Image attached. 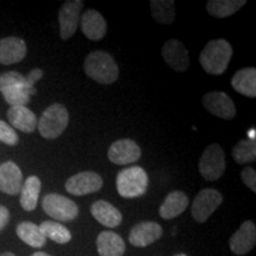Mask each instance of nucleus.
I'll return each instance as SVG.
<instances>
[{
  "label": "nucleus",
  "instance_id": "obj_28",
  "mask_svg": "<svg viewBox=\"0 0 256 256\" xmlns=\"http://www.w3.org/2000/svg\"><path fill=\"white\" fill-rule=\"evenodd\" d=\"M232 158L238 164H248L256 160V142L252 140H240L232 151Z\"/></svg>",
  "mask_w": 256,
  "mask_h": 256
},
{
  "label": "nucleus",
  "instance_id": "obj_30",
  "mask_svg": "<svg viewBox=\"0 0 256 256\" xmlns=\"http://www.w3.org/2000/svg\"><path fill=\"white\" fill-rule=\"evenodd\" d=\"M25 83V76L17 72H8L0 75V92L5 89Z\"/></svg>",
  "mask_w": 256,
  "mask_h": 256
},
{
  "label": "nucleus",
  "instance_id": "obj_8",
  "mask_svg": "<svg viewBox=\"0 0 256 256\" xmlns=\"http://www.w3.org/2000/svg\"><path fill=\"white\" fill-rule=\"evenodd\" d=\"M82 0H68L60 6L58 11L60 37L66 40L75 34L81 19Z\"/></svg>",
  "mask_w": 256,
  "mask_h": 256
},
{
  "label": "nucleus",
  "instance_id": "obj_3",
  "mask_svg": "<svg viewBox=\"0 0 256 256\" xmlns=\"http://www.w3.org/2000/svg\"><path fill=\"white\" fill-rule=\"evenodd\" d=\"M148 176L140 166L121 170L116 176V190L124 198H138L146 194Z\"/></svg>",
  "mask_w": 256,
  "mask_h": 256
},
{
  "label": "nucleus",
  "instance_id": "obj_12",
  "mask_svg": "<svg viewBox=\"0 0 256 256\" xmlns=\"http://www.w3.org/2000/svg\"><path fill=\"white\" fill-rule=\"evenodd\" d=\"M162 56L166 64L178 72H186L190 66L188 51L184 44L178 40H168L165 42L162 49Z\"/></svg>",
  "mask_w": 256,
  "mask_h": 256
},
{
  "label": "nucleus",
  "instance_id": "obj_20",
  "mask_svg": "<svg viewBox=\"0 0 256 256\" xmlns=\"http://www.w3.org/2000/svg\"><path fill=\"white\" fill-rule=\"evenodd\" d=\"M96 247L100 256H124L126 250L122 238L114 232H102L96 238Z\"/></svg>",
  "mask_w": 256,
  "mask_h": 256
},
{
  "label": "nucleus",
  "instance_id": "obj_34",
  "mask_svg": "<svg viewBox=\"0 0 256 256\" xmlns=\"http://www.w3.org/2000/svg\"><path fill=\"white\" fill-rule=\"evenodd\" d=\"M10 220V211L6 206H0V232L8 226Z\"/></svg>",
  "mask_w": 256,
  "mask_h": 256
},
{
  "label": "nucleus",
  "instance_id": "obj_36",
  "mask_svg": "<svg viewBox=\"0 0 256 256\" xmlns=\"http://www.w3.org/2000/svg\"><path fill=\"white\" fill-rule=\"evenodd\" d=\"M31 256H50V255L46 254V252H34V254H32Z\"/></svg>",
  "mask_w": 256,
  "mask_h": 256
},
{
  "label": "nucleus",
  "instance_id": "obj_29",
  "mask_svg": "<svg viewBox=\"0 0 256 256\" xmlns=\"http://www.w3.org/2000/svg\"><path fill=\"white\" fill-rule=\"evenodd\" d=\"M2 96H4L5 101L11 106V107H18V106H25L30 102V92L25 87L24 84L20 86H14V87L8 88L2 92Z\"/></svg>",
  "mask_w": 256,
  "mask_h": 256
},
{
  "label": "nucleus",
  "instance_id": "obj_37",
  "mask_svg": "<svg viewBox=\"0 0 256 256\" xmlns=\"http://www.w3.org/2000/svg\"><path fill=\"white\" fill-rule=\"evenodd\" d=\"M0 256H16V255L14 254V252H2V255H0Z\"/></svg>",
  "mask_w": 256,
  "mask_h": 256
},
{
  "label": "nucleus",
  "instance_id": "obj_31",
  "mask_svg": "<svg viewBox=\"0 0 256 256\" xmlns=\"http://www.w3.org/2000/svg\"><path fill=\"white\" fill-rule=\"evenodd\" d=\"M0 142L8 146H16L19 142V136L14 128L2 120H0Z\"/></svg>",
  "mask_w": 256,
  "mask_h": 256
},
{
  "label": "nucleus",
  "instance_id": "obj_9",
  "mask_svg": "<svg viewBox=\"0 0 256 256\" xmlns=\"http://www.w3.org/2000/svg\"><path fill=\"white\" fill-rule=\"evenodd\" d=\"M104 186V179L98 174L92 171H83L70 177L66 182V190L74 196H86V194L98 192Z\"/></svg>",
  "mask_w": 256,
  "mask_h": 256
},
{
  "label": "nucleus",
  "instance_id": "obj_10",
  "mask_svg": "<svg viewBox=\"0 0 256 256\" xmlns=\"http://www.w3.org/2000/svg\"><path fill=\"white\" fill-rule=\"evenodd\" d=\"M206 110L224 120H232L236 115V107L232 98L224 92H206L202 98Z\"/></svg>",
  "mask_w": 256,
  "mask_h": 256
},
{
  "label": "nucleus",
  "instance_id": "obj_2",
  "mask_svg": "<svg viewBox=\"0 0 256 256\" xmlns=\"http://www.w3.org/2000/svg\"><path fill=\"white\" fill-rule=\"evenodd\" d=\"M84 72L100 84H112L119 78V66L115 60L104 51H92L86 57Z\"/></svg>",
  "mask_w": 256,
  "mask_h": 256
},
{
  "label": "nucleus",
  "instance_id": "obj_11",
  "mask_svg": "<svg viewBox=\"0 0 256 256\" xmlns=\"http://www.w3.org/2000/svg\"><path fill=\"white\" fill-rule=\"evenodd\" d=\"M142 156V150L132 139H121L112 144L108 158L113 164L128 165L136 162Z\"/></svg>",
  "mask_w": 256,
  "mask_h": 256
},
{
  "label": "nucleus",
  "instance_id": "obj_38",
  "mask_svg": "<svg viewBox=\"0 0 256 256\" xmlns=\"http://www.w3.org/2000/svg\"><path fill=\"white\" fill-rule=\"evenodd\" d=\"M176 256H188V255H185V254H178V255H176Z\"/></svg>",
  "mask_w": 256,
  "mask_h": 256
},
{
  "label": "nucleus",
  "instance_id": "obj_24",
  "mask_svg": "<svg viewBox=\"0 0 256 256\" xmlns=\"http://www.w3.org/2000/svg\"><path fill=\"white\" fill-rule=\"evenodd\" d=\"M246 4V0H210L206 4V10L212 17L223 19L236 14Z\"/></svg>",
  "mask_w": 256,
  "mask_h": 256
},
{
  "label": "nucleus",
  "instance_id": "obj_7",
  "mask_svg": "<svg viewBox=\"0 0 256 256\" xmlns=\"http://www.w3.org/2000/svg\"><path fill=\"white\" fill-rule=\"evenodd\" d=\"M223 202V196L215 188H204L198 192L191 206V215L198 223L206 222Z\"/></svg>",
  "mask_w": 256,
  "mask_h": 256
},
{
  "label": "nucleus",
  "instance_id": "obj_25",
  "mask_svg": "<svg viewBox=\"0 0 256 256\" xmlns=\"http://www.w3.org/2000/svg\"><path fill=\"white\" fill-rule=\"evenodd\" d=\"M17 235L22 241L32 248H42L46 243V238L42 234L40 226L32 222L19 223L17 226Z\"/></svg>",
  "mask_w": 256,
  "mask_h": 256
},
{
  "label": "nucleus",
  "instance_id": "obj_6",
  "mask_svg": "<svg viewBox=\"0 0 256 256\" xmlns=\"http://www.w3.org/2000/svg\"><path fill=\"white\" fill-rule=\"evenodd\" d=\"M42 206L46 215L60 222L75 220L78 215V206L75 202L58 194H49L43 198Z\"/></svg>",
  "mask_w": 256,
  "mask_h": 256
},
{
  "label": "nucleus",
  "instance_id": "obj_27",
  "mask_svg": "<svg viewBox=\"0 0 256 256\" xmlns=\"http://www.w3.org/2000/svg\"><path fill=\"white\" fill-rule=\"evenodd\" d=\"M42 234L46 238L52 240L54 242L60 243V244H66L72 241V232L66 226L54 220H44L40 226Z\"/></svg>",
  "mask_w": 256,
  "mask_h": 256
},
{
  "label": "nucleus",
  "instance_id": "obj_18",
  "mask_svg": "<svg viewBox=\"0 0 256 256\" xmlns=\"http://www.w3.org/2000/svg\"><path fill=\"white\" fill-rule=\"evenodd\" d=\"M8 119L12 128H17L24 133H32L37 128V116L25 106L11 107L8 112Z\"/></svg>",
  "mask_w": 256,
  "mask_h": 256
},
{
  "label": "nucleus",
  "instance_id": "obj_26",
  "mask_svg": "<svg viewBox=\"0 0 256 256\" xmlns=\"http://www.w3.org/2000/svg\"><path fill=\"white\" fill-rule=\"evenodd\" d=\"M151 11L153 18L160 24L170 25L176 19L174 0H151Z\"/></svg>",
  "mask_w": 256,
  "mask_h": 256
},
{
  "label": "nucleus",
  "instance_id": "obj_17",
  "mask_svg": "<svg viewBox=\"0 0 256 256\" xmlns=\"http://www.w3.org/2000/svg\"><path fill=\"white\" fill-rule=\"evenodd\" d=\"M81 28L88 40H101L107 34V23L100 12L96 10H88L82 14Z\"/></svg>",
  "mask_w": 256,
  "mask_h": 256
},
{
  "label": "nucleus",
  "instance_id": "obj_16",
  "mask_svg": "<svg viewBox=\"0 0 256 256\" xmlns=\"http://www.w3.org/2000/svg\"><path fill=\"white\" fill-rule=\"evenodd\" d=\"M26 44L18 37H6L0 40V64L10 66L20 62L26 56Z\"/></svg>",
  "mask_w": 256,
  "mask_h": 256
},
{
  "label": "nucleus",
  "instance_id": "obj_32",
  "mask_svg": "<svg viewBox=\"0 0 256 256\" xmlns=\"http://www.w3.org/2000/svg\"><path fill=\"white\" fill-rule=\"evenodd\" d=\"M43 78V72L40 69H34L28 72V76H25V87L30 92V95L36 94V88H34V84L40 81V80Z\"/></svg>",
  "mask_w": 256,
  "mask_h": 256
},
{
  "label": "nucleus",
  "instance_id": "obj_15",
  "mask_svg": "<svg viewBox=\"0 0 256 256\" xmlns=\"http://www.w3.org/2000/svg\"><path fill=\"white\" fill-rule=\"evenodd\" d=\"M23 186V174L14 162H5L0 165V191L16 196Z\"/></svg>",
  "mask_w": 256,
  "mask_h": 256
},
{
  "label": "nucleus",
  "instance_id": "obj_33",
  "mask_svg": "<svg viewBox=\"0 0 256 256\" xmlns=\"http://www.w3.org/2000/svg\"><path fill=\"white\" fill-rule=\"evenodd\" d=\"M241 179L252 192H256V172L252 168H244L241 172Z\"/></svg>",
  "mask_w": 256,
  "mask_h": 256
},
{
  "label": "nucleus",
  "instance_id": "obj_1",
  "mask_svg": "<svg viewBox=\"0 0 256 256\" xmlns=\"http://www.w3.org/2000/svg\"><path fill=\"white\" fill-rule=\"evenodd\" d=\"M232 57V46L226 40H212L206 44L200 55L203 70L210 75H222L228 69Z\"/></svg>",
  "mask_w": 256,
  "mask_h": 256
},
{
  "label": "nucleus",
  "instance_id": "obj_4",
  "mask_svg": "<svg viewBox=\"0 0 256 256\" xmlns=\"http://www.w3.org/2000/svg\"><path fill=\"white\" fill-rule=\"evenodd\" d=\"M69 124L68 110L60 104L48 107L38 120L37 127L40 136L48 140L57 139L66 130Z\"/></svg>",
  "mask_w": 256,
  "mask_h": 256
},
{
  "label": "nucleus",
  "instance_id": "obj_35",
  "mask_svg": "<svg viewBox=\"0 0 256 256\" xmlns=\"http://www.w3.org/2000/svg\"><path fill=\"white\" fill-rule=\"evenodd\" d=\"M248 138H249L248 140L255 142V139H256V130H255V128H252V130H248Z\"/></svg>",
  "mask_w": 256,
  "mask_h": 256
},
{
  "label": "nucleus",
  "instance_id": "obj_5",
  "mask_svg": "<svg viewBox=\"0 0 256 256\" xmlns=\"http://www.w3.org/2000/svg\"><path fill=\"white\" fill-rule=\"evenodd\" d=\"M200 174L208 182H216L226 171V156L220 144H211L203 152L200 164Z\"/></svg>",
  "mask_w": 256,
  "mask_h": 256
},
{
  "label": "nucleus",
  "instance_id": "obj_22",
  "mask_svg": "<svg viewBox=\"0 0 256 256\" xmlns=\"http://www.w3.org/2000/svg\"><path fill=\"white\" fill-rule=\"evenodd\" d=\"M232 86L238 94L254 98L256 96V69H240L232 76Z\"/></svg>",
  "mask_w": 256,
  "mask_h": 256
},
{
  "label": "nucleus",
  "instance_id": "obj_14",
  "mask_svg": "<svg viewBox=\"0 0 256 256\" xmlns=\"http://www.w3.org/2000/svg\"><path fill=\"white\" fill-rule=\"evenodd\" d=\"M162 228L156 222H142L133 226L130 232V243L134 247L144 248L162 238Z\"/></svg>",
  "mask_w": 256,
  "mask_h": 256
},
{
  "label": "nucleus",
  "instance_id": "obj_23",
  "mask_svg": "<svg viewBox=\"0 0 256 256\" xmlns=\"http://www.w3.org/2000/svg\"><path fill=\"white\" fill-rule=\"evenodd\" d=\"M42 182L37 176H30L20 190V206L25 211H34L37 208Z\"/></svg>",
  "mask_w": 256,
  "mask_h": 256
},
{
  "label": "nucleus",
  "instance_id": "obj_21",
  "mask_svg": "<svg viewBox=\"0 0 256 256\" xmlns=\"http://www.w3.org/2000/svg\"><path fill=\"white\" fill-rule=\"evenodd\" d=\"M188 206V198L183 191H174L168 194L159 208V215L164 220H172L184 212Z\"/></svg>",
  "mask_w": 256,
  "mask_h": 256
},
{
  "label": "nucleus",
  "instance_id": "obj_19",
  "mask_svg": "<svg viewBox=\"0 0 256 256\" xmlns=\"http://www.w3.org/2000/svg\"><path fill=\"white\" fill-rule=\"evenodd\" d=\"M92 215L102 226L116 228L122 222V215L119 210L106 200H96L92 206Z\"/></svg>",
  "mask_w": 256,
  "mask_h": 256
},
{
  "label": "nucleus",
  "instance_id": "obj_13",
  "mask_svg": "<svg viewBox=\"0 0 256 256\" xmlns=\"http://www.w3.org/2000/svg\"><path fill=\"white\" fill-rule=\"evenodd\" d=\"M256 243V226L252 220H246L241 224L229 240V247L234 254L246 255L255 247Z\"/></svg>",
  "mask_w": 256,
  "mask_h": 256
}]
</instances>
